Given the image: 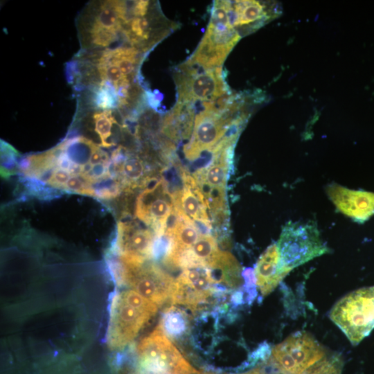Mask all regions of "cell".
<instances>
[{"mask_svg": "<svg viewBox=\"0 0 374 374\" xmlns=\"http://www.w3.org/2000/svg\"><path fill=\"white\" fill-rule=\"evenodd\" d=\"M149 1H136L132 3L130 12L133 17H143L148 12Z\"/></svg>", "mask_w": 374, "mask_h": 374, "instance_id": "obj_19", "label": "cell"}, {"mask_svg": "<svg viewBox=\"0 0 374 374\" xmlns=\"http://www.w3.org/2000/svg\"><path fill=\"white\" fill-rule=\"evenodd\" d=\"M157 309V304L133 290L114 292L109 304L106 335L108 346L117 350L131 344Z\"/></svg>", "mask_w": 374, "mask_h": 374, "instance_id": "obj_1", "label": "cell"}, {"mask_svg": "<svg viewBox=\"0 0 374 374\" xmlns=\"http://www.w3.org/2000/svg\"><path fill=\"white\" fill-rule=\"evenodd\" d=\"M327 194L340 212L356 222L362 223L374 215L373 193L332 184Z\"/></svg>", "mask_w": 374, "mask_h": 374, "instance_id": "obj_12", "label": "cell"}, {"mask_svg": "<svg viewBox=\"0 0 374 374\" xmlns=\"http://www.w3.org/2000/svg\"><path fill=\"white\" fill-rule=\"evenodd\" d=\"M276 244L280 262L290 271L328 251L317 226L310 222H289Z\"/></svg>", "mask_w": 374, "mask_h": 374, "instance_id": "obj_5", "label": "cell"}, {"mask_svg": "<svg viewBox=\"0 0 374 374\" xmlns=\"http://www.w3.org/2000/svg\"><path fill=\"white\" fill-rule=\"evenodd\" d=\"M94 131L100 140V146L108 148L114 146L107 140L112 135V125H118L111 109L104 110L102 112H96L93 115Z\"/></svg>", "mask_w": 374, "mask_h": 374, "instance_id": "obj_15", "label": "cell"}, {"mask_svg": "<svg viewBox=\"0 0 374 374\" xmlns=\"http://www.w3.org/2000/svg\"><path fill=\"white\" fill-rule=\"evenodd\" d=\"M326 350L308 332H296L271 350V363L280 374H302L326 357Z\"/></svg>", "mask_w": 374, "mask_h": 374, "instance_id": "obj_6", "label": "cell"}, {"mask_svg": "<svg viewBox=\"0 0 374 374\" xmlns=\"http://www.w3.org/2000/svg\"><path fill=\"white\" fill-rule=\"evenodd\" d=\"M199 374H216V373H208V372H203V373H200ZM238 374H264V372L262 371V369L260 368H256L254 369H252L251 371H247V372H244V373H238Z\"/></svg>", "mask_w": 374, "mask_h": 374, "instance_id": "obj_20", "label": "cell"}, {"mask_svg": "<svg viewBox=\"0 0 374 374\" xmlns=\"http://www.w3.org/2000/svg\"><path fill=\"white\" fill-rule=\"evenodd\" d=\"M175 210V193L170 192L163 178L150 179L136 199L135 217L151 226L157 238L164 235L167 222Z\"/></svg>", "mask_w": 374, "mask_h": 374, "instance_id": "obj_7", "label": "cell"}, {"mask_svg": "<svg viewBox=\"0 0 374 374\" xmlns=\"http://www.w3.org/2000/svg\"><path fill=\"white\" fill-rule=\"evenodd\" d=\"M141 374H199L170 341L160 325L136 348Z\"/></svg>", "mask_w": 374, "mask_h": 374, "instance_id": "obj_3", "label": "cell"}, {"mask_svg": "<svg viewBox=\"0 0 374 374\" xmlns=\"http://www.w3.org/2000/svg\"><path fill=\"white\" fill-rule=\"evenodd\" d=\"M290 271L283 266L276 244L259 258L254 270L256 285L262 296L271 293Z\"/></svg>", "mask_w": 374, "mask_h": 374, "instance_id": "obj_13", "label": "cell"}, {"mask_svg": "<svg viewBox=\"0 0 374 374\" xmlns=\"http://www.w3.org/2000/svg\"><path fill=\"white\" fill-rule=\"evenodd\" d=\"M109 62L116 64L121 69L122 73L128 75L135 71V64L137 60L130 59H111Z\"/></svg>", "mask_w": 374, "mask_h": 374, "instance_id": "obj_18", "label": "cell"}, {"mask_svg": "<svg viewBox=\"0 0 374 374\" xmlns=\"http://www.w3.org/2000/svg\"><path fill=\"white\" fill-rule=\"evenodd\" d=\"M332 321L354 345L374 328V286L348 294L332 308Z\"/></svg>", "mask_w": 374, "mask_h": 374, "instance_id": "obj_4", "label": "cell"}, {"mask_svg": "<svg viewBox=\"0 0 374 374\" xmlns=\"http://www.w3.org/2000/svg\"><path fill=\"white\" fill-rule=\"evenodd\" d=\"M107 264L114 282L131 287L143 297L161 305L171 299L175 279L157 264L128 260L107 256Z\"/></svg>", "mask_w": 374, "mask_h": 374, "instance_id": "obj_2", "label": "cell"}, {"mask_svg": "<svg viewBox=\"0 0 374 374\" xmlns=\"http://www.w3.org/2000/svg\"><path fill=\"white\" fill-rule=\"evenodd\" d=\"M183 71L176 78L179 103H189L194 100L217 98L228 92L224 82L222 67L204 69L198 73L194 65L187 62L181 66Z\"/></svg>", "mask_w": 374, "mask_h": 374, "instance_id": "obj_9", "label": "cell"}, {"mask_svg": "<svg viewBox=\"0 0 374 374\" xmlns=\"http://www.w3.org/2000/svg\"><path fill=\"white\" fill-rule=\"evenodd\" d=\"M164 333L172 338H177L184 334L187 329L186 314L171 306L166 310L159 323Z\"/></svg>", "mask_w": 374, "mask_h": 374, "instance_id": "obj_14", "label": "cell"}, {"mask_svg": "<svg viewBox=\"0 0 374 374\" xmlns=\"http://www.w3.org/2000/svg\"><path fill=\"white\" fill-rule=\"evenodd\" d=\"M157 238L154 231L135 221L120 222L112 255L123 260L145 261L154 257Z\"/></svg>", "mask_w": 374, "mask_h": 374, "instance_id": "obj_11", "label": "cell"}, {"mask_svg": "<svg viewBox=\"0 0 374 374\" xmlns=\"http://www.w3.org/2000/svg\"><path fill=\"white\" fill-rule=\"evenodd\" d=\"M238 109L229 107L225 112L204 109L196 116L190 141L185 146L184 152L186 159L195 160L203 152H213L228 127L238 119L233 120V115Z\"/></svg>", "mask_w": 374, "mask_h": 374, "instance_id": "obj_8", "label": "cell"}, {"mask_svg": "<svg viewBox=\"0 0 374 374\" xmlns=\"http://www.w3.org/2000/svg\"><path fill=\"white\" fill-rule=\"evenodd\" d=\"M342 360L337 355L326 356L302 374H341Z\"/></svg>", "mask_w": 374, "mask_h": 374, "instance_id": "obj_16", "label": "cell"}, {"mask_svg": "<svg viewBox=\"0 0 374 374\" xmlns=\"http://www.w3.org/2000/svg\"><path fill=\"white\" fill-rule=\"evenodd\" d=\"M220 287H224L217 285L210 268L204 266L186 267L175 280L171 303L186 305L195 310L214 293L225 290Z\"/></svg>", "mask_w": 374, "mask_h": 374, "instance_id": "obj_10", "label": "cell"}, {"mask_svg": "<svg viewBox=\"0 0 374 374\" xmlns=\"http://www.w3.org/2000/svg\"><path fill=\"white\" fill-rule=\"evenodd\" d=\"M90 42L97 47H106L117 39V31L97 29L89 31Z\"/></svg>", "mask_w": 374, "mask_h": 374, "instance_id": "obj_17", "label": "cell"}]
</instances>
